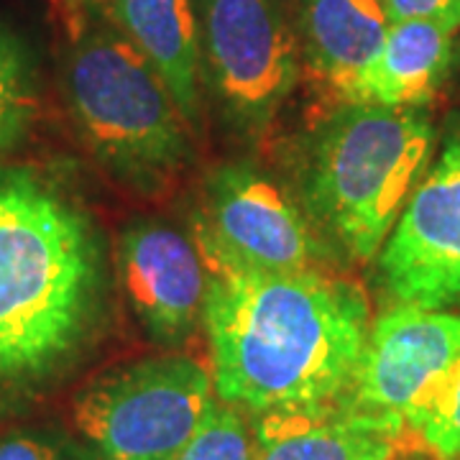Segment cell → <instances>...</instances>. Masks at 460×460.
<instances>
[{
  "mask_svg": "<svg viewBox=\"0 0 460 460\" xmlns=\"http://www.w3.org/2000/svg\"><path fill=\"white\" fill-rule=\"evenodd\" d=\"M371 323L366 292L330 271L208 263L202 325L215 396L253 417L341 404Z\"/></svg>",
  "mask_w": 460,
  "mask_h": 460,
  "instance_id": "6da1fadb",
  "label": "cell"
},
{
  "mask_svg": "<svg viewBox=\"0 0 460 460\" xmlns=\"http://www.w3.org/2000/svg\"><path fill=\"white\" fill-rule=\"evenodd\" d=\"M102 302V241L83 202L33 166L0 164V411L65 376Z\"/></svg>",
  "mask_w": 460,
  "mask_h": 460,
  "instance_id": "7a4b0ae2",
  "label": "cell"
},
{
  "mask_svg": "<svg viewBox=\"0 0 460 460\" xmlns=\"http://www.w3.org/2000/svg\"><path fill=\"white\" fill-rule=\"evenodd\" d=\"M435 128L420 108L345 102L302 154V208L335 253L376 259L432 164Z\"/></svg>",
  "mask_w": 460,
  "mask_h": 460,
  "instance_id": "3957f363",
  "label": "cell"
},
{
  "mask_svg": "<svg viewBox=\"0 0 460 460\" xmlns=\"http://www.w3.org/2000/svg\"><path fill=\"white\" fill-rule=\"evenodd\" d=\"M72 120L100 164L156 192L192 159L190 128L159 72L100 5H84L62 65Z\"/></svg>",
  "mask_w": 460,
  "mask_h": 460,
  "instance_id": "277c9868",
  "label": "cell"
},
{
  "mask_svg": "<svg viewBox=\"0 0 460 460\" xmlns=\"http://www.w3.org/2000/svg\"><path fill=\"white\" fill-rule=\"evenodd\" d=\"M215 402L210 368L169 353L102 371L75 396V428L98 460H177Z\"/></svg>",
  "mask_w": 460,
  "mask_h": 460,
  "instance_id": "5b68a950",
  "label": "cell"
},
{
  "mask_svg": "<svg viewBox=\"0 0 460 460\" xmlns=\"http://www.w3.org/2000/svg\"><path fill=\"white\" fill-rule=\"evenodd\" d=\"M202 84L243 136H261L299 80L281 0H192Z\"/></svg>",
  "mask_w": 460,
  "mask_h": 460,
  "instance_id": "8992f818",
  "label": "cell"
},
{
  "mask_svg": "<svg viewBox=\"0 0 460 460\" xmlns=\"http://www.w3.org/2000/svg\"><path fill=\"white\" fill-rule=\"evenodd\" d=\"M195 241L208 263L253 271H328L335 253L279 181L246 162L208 174Z\"/></svg>",
  "mask_w": 460,
  "mask_h": 460,
  "instance_id": "52a82bcc",
  "label": "cell"
},
{
  "mask_svg": "<svg viewBox=\"0 0 460 460\" xmlns=\"http://www.w3.org/2000/svg\"><path fill=\"white\" fill-rule=\"evenodd\" d=\"M460 361V313L396 305L371 323L343 407L411 432Z\"/></svg>",
  "mask_w": 460,
  "mask_h": 460,
  "instance_id": "ba28073f",
  "label": "cell"
},
{
  "mask_svg": "<svg viewBox=\"0 0 460 460\" xmlns=\"http://www.w3.org/2000/svg\"><path fill=\"white\" fill-rule=\"evenodd\" d=\"M396 305L460 313V128L445 138L378 251Z\"/></svg>",
  "mask_w": 460,
  "mask_h": 460,
  "instance_id": "9c48e42d",
  "label": "cell"
},
{
  "mask_svg": "<svg viewBox=\"0 0 460 460\" xmlns=\"http://www.w3.org/2000/svg\"><path fill=\"white\" fill-rule=\"evenodd\" d=\"M118 269L151 341L174 348L195 335L205 317L208 263L192 235L159 217H138L120 235Z\"/></svg>",
  "mask_w": 460,
  "mask_h": 460,
  "instance_id": "30bf717a",
  "label": "cell"
},
{
  "mask_svg": "<svg viewBox=\"0 0 460 460\" xmlns=\"http://www.w3.org/2000/svg\"><path fill=\"white\" fill-rule=\"evenodd\" d=\"M253 460H396L407 429L343 404L256 417Z\"/></svg>",
  "mask_w": 460,
  "mask_h": 460,
  "instance_id": "8fae6325",
  "label": "cell"
},
{
  "mask_svg": "<svg viewBox=\"0 0 460 460\" xmlns=\"http://www.w3.org/2000/svg\"><path fill=\"white\" fill-rule=\"evenodd\" d=\"M453 59L456 29L435 21H396L343 100L402 111L422 108L443 87Z\"/></svg>",
  "mask_w": 460,
  "mask_h": 460,
  "instance_id": "7c38bea8",
  "label": "cell"
},
{
  "mask_svg": "<svg viewBox=\"0 0 460 460\" xmlns=\"http://www.w3.org/2000/svg\"><path fill=\"white\" fill-rule=\"evenodd\" d=\"M105 13L159 72L192 133L202 126V69L192 0H102Z\"/></svg>",
  "mask_w": 460,
  "mask_h": 460,
  "instance_id": "4fadbf2b",
  "label": "cell"
},
{
  "mask_svg": "<svg viewBox=\"0 0 460 460\" xmlns=\"http://www.w3.org/2000/svg\"><path fill=\"white\" fill-rule=\"evenodd\" d=\"M299 47L341 98L381 49L392 21L378 0H296Z\"/></svg>",
  "mask_w": 460,
  "mask_h": 460,
  "instance_id": "5bb4252c",
  "label": "cell"
},
{
  "mask_svg": "<svg viewBox=\"0 0 460 460\" xmlns=\"http://www.w3.org/2000/svg\"><path fill=\"white\" fill-rule=\"evenodd\" d=\"M36 102L29 51L13 33L0 29V156L29 136Z\"/></svg>",
  "mask_w": 460,
  "mask_h": 460,
  "instance_id": "9a60e30c",
  "label": "cell"
},
{
  "mask_svg": "<svg viewBox=\"0 0 460 460\" xmlns=\"http://www.w3.org/2000/svg\"><path fill=\"white\" fill-rule=\"evenodd\" d=\"M253 453L256 438L253 428L243 420V411L215 396L205 420L181 447L177 460H253Z\"/></svg>",
  "mask_w": 460,
  "mask_h": 460,
  "instance_id": "2e32d148",
  "label": "cell"
},
{
  "mask_svg": "<svg viewBox=\"0 0 460 460\" xmlns=\"http://www.w3.org/2000/svg\"><path fill=\"white\" fill-rule=\"evenodd\" d=\"M411 435L435 460H460V361L414 422Z\"/></svg>",
  "mask_w": 460,
  "mask_h": 460,
  "instance_id": "e0dca14e",
  "label": "cell"
},
{
  "mask_svg": "<svg viewBox=\"0 0 460 460\" xmlns=\"http://www.w3.org/2000/svg\"><path fill=\"white\" fill-rule=\"evenodd\" d=\"M0 460H98L90 445L59 428H13L0 432Z\"/></svg>",
  "mask_w": 460,
  "mask_h": 460,
  "instance_id": "ac0fdd59",
  "label": "cell"
},
{
  "mask_svg": "<svg viewBox=\"0 0 460 460\" xmlns=\"http://www.w3.org/2000/svg\"><path fill=\"white\" fill-rule=\"evenodd\" d=\"M392 23L396 21H435L460 29V0H378Z\"/></svg>",
  "mask_w": 460,
  "mask_h": 460,
  "instance_id": "d6986e66",
  "label": "cell"
}]
</instances>
